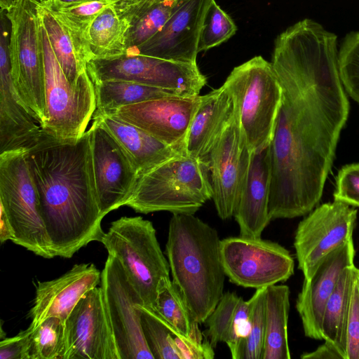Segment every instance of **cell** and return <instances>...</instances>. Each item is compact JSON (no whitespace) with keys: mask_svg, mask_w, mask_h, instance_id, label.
I'll return each instance as SVG.
<instances>
[{"mask_svg":"<svg viewBox=\"0 0 359 359\" xmlns=\"http://www.w3.org/2000/svg\"><path fill=\"white\" fill-rule=\"evenodd\" d=\"M168 325L182 359H212L215 357L214 348L209 340L187 336Z\"/></svg>","mask_w":359,"mask_h":359,"instance_id":"41","label":"cell"},{"mask_svg":"<svg viewBox=\"0 0 359 359\" xmlns=\"http://www.w3.org/2000/svg\"><path fill=\"white\" fill-rule=\"evenodd\" d=\"M65 329V359H120L101 286L82 297Z\"/></svg>","mask_w":359,"mask_h":359,"instance_id":"16","label":"cell"},{"mask_svg":"<svg viewBox=\"0 0 359 359\" xmlns=\"http://www.w3.org/2000/svg\"><path fill=\"white\" fill-rule=\"evenodd\" d=\"M27 160L54 257L71 258L104 233L94 180L90 131L60 140L46 133Z\"/></svg>","mask_w":359,"mask_h":359,"instance_id":"2","label":"cell"},{"mask_svg":"<svg viewBox=\"0 0 359 359\" xmlns=\"http://www.w3.org/2000/svg\"><path fill=\"white\" fill-rule=\"evenodd\" d=\"M96 109L93 115L112 114L119 108L171 96H183L170 89L132 81L107 80L94 81Z\"/></svg>","mask_w":359,"mask_h":359,"instance_id":"30","label":"cell"},{"mask_svg":"<svg viewBox=\"0 0 359 359\" xmlns=\"http://www.w3.org/2000/svg\"><path fill=\"white\" fill-rule=\"evenodd\" d=\"M116 139L132 161L139 177L185 150L160 141L140 128L121 119L114 114L93 115Z\"/></svg>","mask_w":359,"mask_h":359,"instance_id":"24","label":"cell"},{"mask_svg":"<svg viewBox=\"0 0 359 359\" xmlns=\"http://www.w3.org/2000/svg\"><path fill=\"white\" fill-rule=\"evenodd\" d=\"M338 65L344 89L359 104V32H351L344 39Z\"/></svg>","mask_w":359,"mask_h":359,"instance_id":"37","label":"cell"},{"mask_svg":"<svg viewBox=\"0 0 359 359\" xmlns=\"http://www.w3.org/2000/svg\"><path fill=\"white\" fill-rule=\"evenodd\" d=\"M334 201L359 208V163L347 165L339 170Z\"/></svg>","mask_w":359,"mask_h":359,"instance_id":"40","label":"cell"},{"mask_svg":"<svg viewBox=\"0 0 359 359\" xmlns=\"http://www.w3.org/2000/svg\"><path fill=\"white\" fill-rule=\"evenodd\" d=\"M100 243L119 261L143 305L153 309L161 283L170 279V270L152 222L140 216L121 217Z\"/></svg>","mask_w":359,"mask_h":359,"instance_id":"6","label":"cell"},{"mask_svg":"<svg viewBox=\"0 0 359 359\" xmlns=\"http://www.w3.org/2000/svg\"><path fill=\"white\" fill-rule=\"evenodd\" d=\"M178 0H116L115 6L129 22L127 53H131L163 27Z\"/></svg>","mask_w":359,"mask_h":359,"instance_id":"25","label":"cell"},{"mask_svg":"<svg viewBox=\"0 0 359 359\" xmlns=\"http://www.w3.org/2000/svg\"><path fill=\"white\" fill-rule=\"evenodd\" d=\"M102 272L92 263L74 264L60 277L38 281L33 306L29 312L30 328H35L50 317H57L63 323L82 297L97 287Z\"/></svg>","mask_w":359,"mask_h":359,"instance_id":"21","label":"cell"},{"mask_svg":"<svg viewBox=\"0 0 359 359\" xmlns=\"http://www.w3.org/2000/svg\"><path fill=\"white\" fill-rule=\"evenodd\" d=\"M357 210L339 201L324 203L302 219L294 247L298 267L309 279L323 259L353 237Z\"/></svg>","mask_w":359,"mask_h":359,"instance_id":"13","label":"cell"},{"mask_svg":"<svg viewBox=\"0 0 359 359\" xmlns=\"http://www.w3.org/2000/svg\"><path fill=\"white\" fill-rule=\"evenodd\" d=\"M15 235L5 213L1 210L0 216V241L4 243L7 241L13 242Z\"/></svg>","mask_w":359,"mask_h":359,"instance_id":"45","label":"cell"},{"mask_svg":"<svg viewBox=\"0 0 359 359\" xmlns=\"http://www.w3.org/2000/svg\"><path fill=\"white\" fill-rule=\"evenodd\" d=\"M354 257L351 237L325 256L309 279H304L296 309L307 337L323 339L322 322L325 306L343 271L354 264Z\"/></svg>","mask_w":359,"mask_h":359,"instance_id":"20","label":"cell"},{"mask_svg":"<svg viewBox=\"0 0 359 359\" xmlns=\"http://www.w3.org/2000/svg\"><path fill=\"white\" fill-rule=\"evenodd\" d=\"M220 252L226 276L243 287L259 289L285 282L294 273L290 252L262 238L229 237L221 240Z\"/></svg>","mask_w":359,"mask_h":359,"instance_id":"11","label":"cell"},{"mask_svg":"<svg viewBox=\"0 0 359 359\" xmlns=\"http://www.w3.org/2000/svg\"><path fill=\"white\" fill-rule=\"evenodd\" d=\"M89 131L95 189L104 217L126 205L139 175L125 150L106 128L93 120Z\"/></svg>","mask_w":359,"mask_h":359,"instance_id":"15","label":"cell"},{"mask_svg":"<svg viewBox=\"0 0 359 359\" xmlns=\"http://www.w3.org/2000/svg\"><path fill=\"white\" fill-rule=\"evenodd\" d=\"M201 95L171 96L119 108L114 114L166 144L185 150V139Z\"/></svg>","mask_w":359,"mask_h":359,"instance_id":"18","label":"cell"},{"mask_svg":"<svg viewBox=\"0 0 359 359\" xmlns=\"http://www.w3.org/2000/svg\"><path fill=\"white\" fill-rule=\"evenodd\" d=\"M39 4L43 3L48 0H36ZM61 3H65V4H69V3H77V2H82L86 1H91V0H56Z\"/></svg>","mask_w":359,"mask_h":359,"instance_id":"47","label":"cell"},{"mask_svg":"<svg viewBox=\"0 0 359 359\" xmlns=\"http://www.w3.org/2000/svg\"><path fill=\"white\" fill-rule=\"evenodd\" d=\"M28 329L27 359H65V329L60 318L50 317Z\"/></svg>","mask_w":359,"mask_h":359,"instance_id":"33","label":"cell"},{"mask_svg":"<svg viewBox=\"0 0 359 359\" xmlns=\"http://www.w3.org/2000/svg\"><path fill=\"white\" fill-rule=\"evenodd\" d=\"M209 172V160L177 154L141 175L126 205L144 214H194L212 199Z\"/></svg>","mask_w":359,"mask_h":359,"instance_id":"4","label":"cell"},{"mask_svg":"<svg viewBox=\"0 0 359 359\" xmlns=\"http://www.w3.org/2000/svg\"><path fill=\"white\" fill-rule=\"evenodd\" d=\"M241 299L234 292L223 294L216 307L206 318V336L213 348L224 342L237 306Z\"/></svg>","mask_w":359,"mask_h":359,"instance_id":"38","label":"cell"},{"mask_svg":"<svg viewBox=\"0 0 359 359\" xmlns=\"http://www.w3.org/2000/svg\"><path fill=\"white\" fill-rule=\"evenodd\" d=\"M237 27L231 17L212 0L208 6L200 32L198 51H206L231 38Z\"/></svg>","mask_w":359,"mask_h":359,"instance_id":"35","label":"cell"},{"mask_svg":"<svg viewBox=\"0 0 359 359\" xmlns=\"http://www.w3.org/2000/svg\"><path fill=\"white\" fill-rule=\"evenodd\" d=\"M220 243L217 231L194 214H172L165 245L172 280L198 323H205L224 294Z\"/></svg>","mask_w":359,"mask_h":359,"instance_id":"3","label":"cell"},{"mask_svg":"<svg viewBox=\"0 0 359 359\" xmlns=\"http://www.w3.org/2000/svg\"><path fill=\"white\" fill-rule=\"evenodd\" d=\"M271 184L269 146L252 153L246 180L233 214L238 224L239 236L262 238V233L271 219L269 201Z\"/></svg>","mask_w":359,"mask_h":359,"instance_id":"22","label":"cell"},{"mask_svg":"<svg viewBox=\"0 0 359 359\" xmlns=\"http://www.w3.org/2000/svg\"><path fill=\"white\" fill-rule=\"evenodd\" d=\"M116 0H91L77 3H61L48 0L39 4L65 27L71 36L81 60L87 65L92 57L88 43L89 28L97 15Z\"/></svg>","mask_w":359,"mask_h":359,"instance_id":"28","label":"cell"},{"mask_svg":"<svg viewBox=\"0 0 359 359\" xmlns=\"http://www.w3.org/2000/svg\"><path fill=\"white\" fill-rule=\"evenodd\" d=\"M45 74L46 119L42 130L60 140L80 138L96 109L95 87L87 72L71 84L39 21Z\"/></svg>","mask_w":359,"mask_h":359,"instance_id":"8","label":"cell"},{"mask_svg":"<svg viewBox=\"0 0 359 359\" xmlns=\"http://www.w3.org/2000/svg\"><path fill=\"white\" fill-rule=\"evenodd\" d=\"M116 1L102 11L89 28L88 43L92 60L112 58L127 53L130 25L117 10Z\"/></svg>","mask_w":359,"mask_h":359,"instance_id":"29","label":"cell"},{"mask_svg":"<svg viewBox=\"0 0 359 359\" xmlns=\"http://www.w3.org/2000/svg\"><path fill=\"white\" fill-rule=\"evenodd\" d=\"M29 330L20 332L13 337H5L0 341V359H27Z\"/></svg>","mask_w":359,"mask_h":359,"instance_id":"43","label":"cell"},{"mask_svg":"<svg viewBox=\"0 0 359 359\" xmlns=\"http://www.w3.org/2000/svg\"><path fill=\"white\" fill-rule=\"evenodd\" d=\"M37 13L64 74L71 84H76L87 70V65L80 57L67 30L53 15L39 3Z\"/></svg>","mask_w":359,"mask_h":359,"instance_id":"31","label":"cell"},{"mask_svg":"<svg viewBox=\"0 0 359 359\" xmlns=\"http://www.w3.org/2000/svg\"><path fill=\"white\" fill-rule=\"evenodd\" d=\"M266 287L257 289L249 299L250 325L243 341L239 359H262L265 334V295Z\"/></svg>","mask_w":359,"mask_h":359,"instance_id":"36","label":"cell"},{"mask_svg":"<svg viewBox=\"0 0 359 359\" xmlns=\"http://www.w3.org/2000/svg\"><path fill=\"white\" fill-rule=\"evenodd\" d=\"M302 359H344L342 355L333 344L325 341L315 351L304 353L301 355Z\"/></svg>","mask_w":359,"mask_h":359,"instance_id":"44","label":"cell"},{"mask_svg":"<svg viewBox=\"0 0 359 359\" xmlns=\"http://www.w3.org/2000/svg\"><path fill=\"white\" fill-rule=\"evenodd\" d=\"M250 300L245 301L241 297L224 340L233 359H239L241 345L248 334L250 325Z\"/></svg>","mask_w":359,"mask_h":359,"instance_id":"39","label":"cell"},{"mask_svg":"<svg viewBox=\"0 0 359 359\" xmlns=\"http://www.w3.org/2000/svg\"><path fill=\"white\" fill-rule=\"evenodd\" d=\"M143 334L154 359H182L168 323L152 309L137 305Z\"/></svg>","mask_w":359,"mask_h":359,"instance_id":"34","label":"cell"},{"mask_svg":"<svg viewBox=\"0 0 359 359\" xmlns=\"http://www.w3.org/2000/svg\"><path fill=\"white\" fill-rule=\"evenodd\" d=\"M234 113L233 97L224 85L201 95L186 136V154L194 158L208 160L211 149Z\"/></svg>","mask_w":359,"mask_h":359,"instance_id":"23","label":"cell"},{"mask_svg":"<svg viewBox=\"0 0 359 359\" xmlns=\"http://www.w3.org/2000/svg\"><path fill=\"white\" fill-rule=\"evenodd\" d=\"M101 287L120 359H154L137 307L142 301L119 261L111 255L102 271Z\"/></svg>","mask_w":359,"mask_h":359,"instance_id":"12","label":"cell"},{"mask_svg":"<svg viewBox=\"0 0 359 359\" xmlns=\"http://www.w3.org/2000/svg\"><path fill=\"white\" fill-rule=\"evenodd\" d=\"M338 56L337 35L311 19L275 40L283 97L269 145L271 220L305 215L322 197L349 113Z\"/></svg>","mask_w":359,"mask_h":359,"instance_id":"1","label":"cell"},{"mask_svg":"<svg viewBox=\"0 0 359 359\" xmlns=\"http://www.w3.org/2000/svg\"><path fill=\"white\" fill-rule=\"evenodd\" d=\"M93 82L107 80L132 81L170 89L183 96H196L207 79L196 63H187L137 53L107 59H93L87 64Z\"/></svg>","mask_w":359,"mask_h":359,"instance_id":"10","label":"cell"},{"mask_svg":"<svg viewBox=\"0 0 359 359\" xmlns=\"http://www.w3.org/2000/svg\"><path fill=\"white\" fill-rule=\"evenodd\" d=\"M212 1L178 0L161 30L130 54L196 63L200 32Z\"/></svg>","mask_w":359,"mask_h":359,"instance_id":"19","label":"cell"},{"mask_svg":"<svg viewBox=\"0 0 359 359\" xmlns=\"http://www.w3.org/2000/svg\"><path fill=\"white\" fill-rule=\"evenodd\" d=\"M37 5L36 0H18L4 11L10 24L9 53L13 83L42 128L46 119V90Z\"/></svg>","mask_w":359,"mask_h":359,"instance_id":"9","label":"cell"},{"mask_svg":"<svg viewBox=\"0 0 359 359\" xmlns=\"http://www.w3.org/2000/svg\"><path fill=\"white\" fill-rule=\"evenodd\" d=\"M18 0H0L1 10L6 11L10 8Z\"/></svg>","mask_w":359,"mask_h":359,"instance_id":"46","label":"cell"},{"mask_svg":"<svg viewBox=\"0 0 359 359\" xmlns=\"http://www.w3.org/2000/svg\"><path fill=\"white\" fill-rule=\"evenodd\" d=\"M359 279V269L354 264L346 267L325 306L322 334L325 341L335 345L346 359V332L353 287Z\"/></svg>","mask_w":359,"mask_h":359,"instance_id":"27","label":"cell"},{"mask_svg":"<svg viewBox=\"0 0 359 359\" xmlns=\"http://www.w3.org/2000/svg\"><path fill=\"white\" fill-rule=\"evenodd\" d=\"M224 86L231 95L236 114L252 153L272 140L283 90L271 62L255 56L234 67Z\"/></svg>","mask_w":359,"mask_h":359,"instance_id":"5","label":"cell"},{"mask_svg":"<svg viewBox=\"0 0 359 359\" xmlns=\"http://www.w3.org/2000/svg\"><path fill=\"white\" fill-rule=\"evenodd\" d=\"M252 155L235 110L208 156L212 200L218 216L223 220L233 216Z\"/></svg>","mask_w":359,"mask_h":359,"instance_id":"14","label":"cell"},{"mask_svg":"<svg viewBox=\"0 0 359 359\" xmlns=\"http://www.w3.org/2000/svg\"><path fill=\"white\" fill-rule=\"evenodd\" d=\"M0 204L15 235L13 243L38 256L53 258L27 149L0 153Z\"/></svg>","mask_w":359,"mask_h":359,"instance_id":"7","label":"cell"},{"mask_svg":"<svg viewBox=\"0 0 359 359\" xmlns=\"http://www.w3.org/2000/svg\"><path fill=\"white\" fill-rule=\"evenodd\" d=\"M346 359H359V279L351 296L346 332Z\"/></svg>","mask_w":359,"mask_h":359,"instance_id":"42","label":"cell"},{"mask_svg":"<svg viewBox=\"0 0 359 359\" xmlns=\"http://www.w3.org/2000/svg\"><path fill=\"white\" fill-rule=\"evenodd\" d=\"M152 309L182 334L203 338L199 323L192 318L180 290L171 279L161 283Z\"/></svg>","mask_w":359,"mask_h":359,"instance_id":"32","label":"cell"},{"mask_svg":"<svg viewBox=\"0 0 359 359\" xmlns=\"http://www.w3.org/2000/svg\"><path fill=\"white\" fill-rule=\"evenodd\" d=\"M10 24L1 11L0 153L27 149L44 134L13 83L9 53Z\"/></svg>","mask_w":359,"mask_h":359,"instance_id":"17","label":"cell"},{"mask_svg":"<svg viewBox=\"0 0 359 359\" xmlns=\"http://www.w3.org/2000/svg\"><path fill=\"white\" fill-rule=\"evenodd\" d=\"M290 289L285 285L266 287L265 295V334L262 359H290L287 322Z\"/></svg>","mask_w":359,"mask_h":359,"instance_id":"26","label":"cell"}]
</instances>
